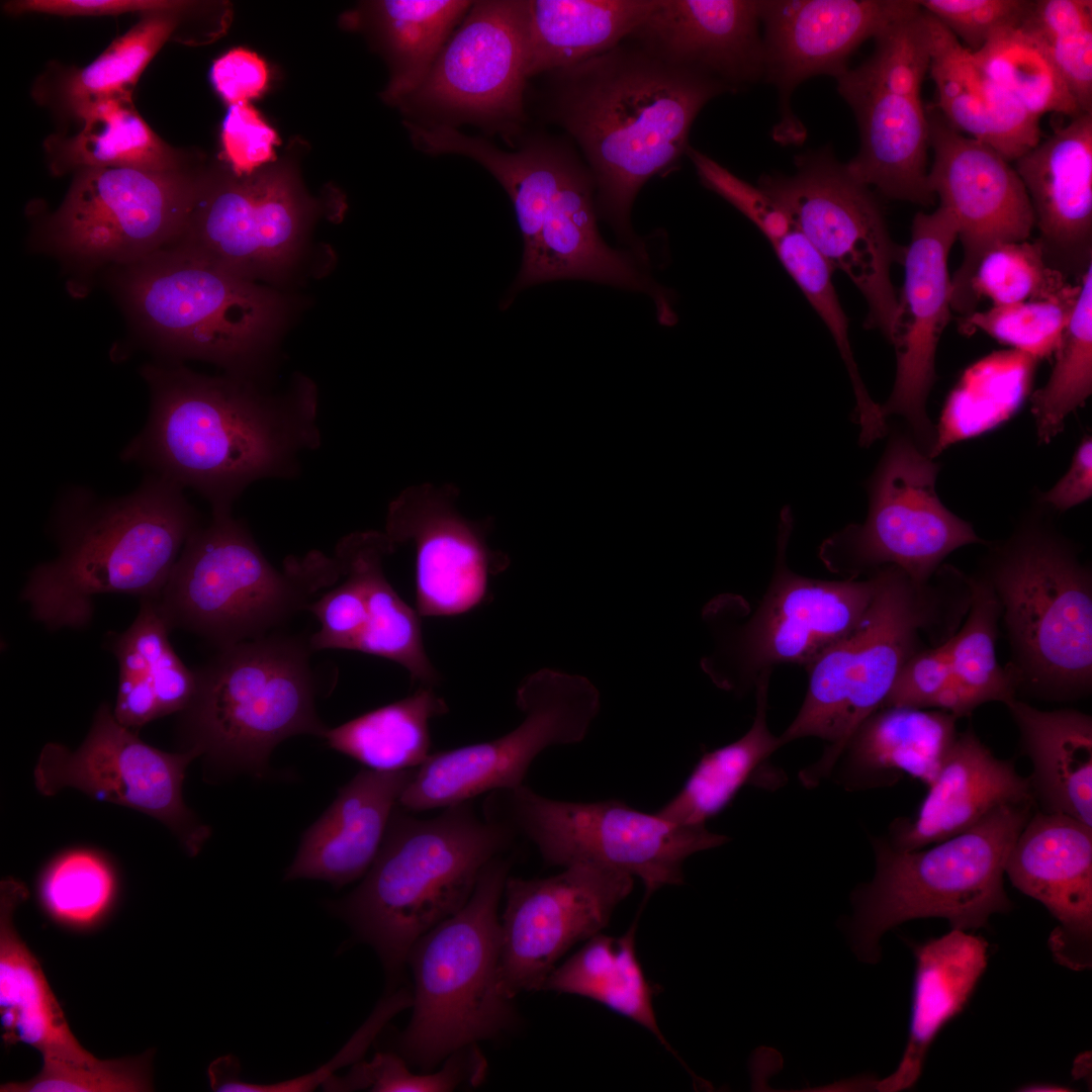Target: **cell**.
Returning <instances> with one entry per match:
<instances>
[{
  "label": "cell",
  "instance_id": "cell-1",
  "mask_svg": "<svg viewBox=\"0 0 1092 1092\" xmlns=\"http://www.w3.org/2000/svg\"><path fill=\"white\" fill-rule=\"evenodd\" d=\"M550 74V117L584 157L599 217L633 253L649 260L631 225L634 200L647 181L677 165L697 115L727 89L625 41Z\"/></svg>",
  "mask_w": 1092,
  "mask_h": 1092
},
{
  "label": "cell",
  "instance_id": "cell-2",
  "mask_svg": "<svg viewBox=\"0 0 1092 1092\" xmlns=\"http://www.w3.org/2000/svg\"><path fill=\"white\" fill-rule=\"evenodd\" d=\"M152 387L148 422L123 450L182 488H192L212 511H232L253 482L290 478L299 456L321 445L316 401L301 385L270 396L234 379L184 369L144 370Z\"/></svg>",
  "mask_w": 1092,
  "mask_h": 1092
},
{
  "label": "cell",
  "instance_id": "cell-3",
  "mask_svg": "<svg viewBox=\"0 0 1092 1092\" xmlns=\"http://www.w3.org/2000/svg\"><path fill=\"white\" fill-rule=\"evenodd\" d=\"M199 526L183 488L158 475L118 498L76 489L57 509V557L30 571L20 599L53 631L85 628L100 595L157 600Z\"/></svg>",
  "mask_w": 1092,
  "mask_h": 1092
},
{
  "label": "cell",
  "instance_id": "cell-4",
  "mask_svg": "<svg viewBox=\"0 0 1092 1092\" xmlns=\"http://www.w3.org/2000/svg\"><path fill=\"white\" fill-rule=\"evenodd\" d=\"M443 809L418 818L397 805L362 882L331 904L393 976L419 937L466 904L484 867L518 835L469 801Z\"/></svg>",
  "mask_w": 1092,
  "mask_h": 1092
},
{
  "label": "cell",
  "instance_id": "cell-5",
  "mask_svg": "<svg viewBox=\"0 0 1092 1092\" xmlns=\"http://www.w3.org/2000/svg\"><path fill=\"white\" fill-rule=\"evenodd\" d=\"M309 639L278 631L219 648L194 669L195 691L180 712V750L194 749L210 775L263 779L282 741L323 738Z\"/></svg>",
  "mask_w": 1092,
  "mask_h": 1092
},
{
  "label": "cell",
  "instance_id": "cell-6",
  "mask_svg": "<svg viewBox=\"0 0 1092 1092\" xmlns=\"http://www.w3.org/2000/svg\"><path fill=\"white\" fill-rule=\"evenodd\" d=\"M1034 804L998 807L968 830L931 845L902 850L872 837L876 872L852 893L849 925L857 958L875 964L889 929L912 919L944 918L952 929L984 927L1013 904L1004 889L1005 864Z\"/></svg>",
  "mask_w": 1092,
  "mask_h": 1092
},
{
  "label": "cell",
  "instance_id": "cell-7",
  "mask_svg": "<svg viewBox=\"0 0 1092 1092\" xmlns=\"http://www.w3.org/2000/svg\"><path fill=\"white\" fill-rule=\"evenodd\" d=\"M341 576L336 558L313 550L272 565L232 511H212L186 541L156 600L171 631L217 649L278 631Z\"/></svg>",
  "mask_w": 1092,
  "mask_h": 1092
},
{
  "label": "cell",
  "instance_id": "cell-8",
  "mask_svg": "<svg viewBox=\"0 0 1092 1092\" xmlns=\"http://www.w3.org/2000/svg\"><path fill=\"white\" fill-rule=\"evenodd\" d=\"M510 869L509 858H492L466 904L410 949L414 1010L397 1050L413 1065L432 1069L516 1022L512 999L499 982L497 910Z\"/></svg>",
  "mask_w": 1092,
  "mask_h": 1092
},
{
  "label": "cell",
  "instance_id": "cell-9",
  "mask_svg": "<svg viewBox=\"0 0 1092 1092\" xmlns=\"http://www.w3.org/2000/svg\"><path fill=\"white\" fill-rule=\"evenodd\" d=\"M870 573L876 579L870 605L851 630L806 666L805 700L780 735L783 745L806 737L828 743L819 761L801 771L805 786L831 775L849 737L882 707L904 663L923 648L922 635L940 626L948 610L945 589L930 581L917 583L892 565Z\"/></svg>",
  "mask_w": 1092,
  "mask_h": 1092
},
{
  "label": "cell",
  "instance_id": "cell-10",
  "mask_svg": "<svg viewBox=\"0 0 1092 1092\" xmlns=\"http://www.w3.org/2000/svg\"><path fill=\"white\" fill-rule=\"evenodd\" d=\"M497 181L514 205L524 243L521 269L503 309L529 286L584 280L644 293L660 325L676 323L672 292L651 276L649 262L612 248L601 236L594 177L565 143L528 145L503 166Z\"/></svg>",
  "mask_w": 1092,
  "mask_h": 1092
},
{
  "label": "cell",
  "instance_id": "cell-11",
  "mask_svg": "<svg viewBox=\"0 0 1092 1092\" xmlns=\"http://www.w3.org/2000/svg\"><path fill=\"white\" fill-rule=\"evenodd\" d=\"M1001 608L1018 690L1049 700L1092 687V576L1071 544L1038 524L1022 526L980 574Z\"/></svg>",
  "mask_w": 1092,
  "mask_h": 1092
},
{
  "label": "cell",
  "instance_id": "cell-12",
  "mask_svg": "<svg viewBox=\"0 0 1092 1092\" xmlns=\"http://www.w3.org/2000/svg\"><path fill=\"white\" fill-rule=\"evenodd\" d=\"M781 517L774 575L753 612L733 595L715 598L703 611L715 645L701 666L717 687L737 695L777 665L806 667L855 626L875 593L873 573L864 579L823 580L793 572L786 560L790 510Z\"/></svg>",
  "mask_w": 1092,
  "mask_h": 1092
},
{
  "label": "cell",
  "instance_id": "cell-13",
  "mask_svg": "<svg viewBox=\"0 0 1092 1092\" xmlns=\"http://www.w3.org/2000/svg\"><path fill=\"white\" fill-rule=\"evenodd\" d=\"M120 289L166 347L229 366L255 357L282 315L273 291L178 245L128 265Z\"/></svg>",
  "mask_w": 1092,
  "mask_h": 1092
},
{
  "label": "cell",
  "instance_id": "cell-14",
  "mask_svg": "<svg viewBox=\"0 0 1092 1092\" xmlns=\"http://www.w3.org/2000/svg\"><path fill=\"white\" fill-rule=\"evenodd\" d=\"M495 792L502 795V814L490 815L534 843L545 863H594L638 877L644 901L661 887L682 884V863L690 855L729 841L706 825L677 824L618 800H553L524 784Z\"/></svg>",
  "mask_w": 1092,
  "mask_h": 1092
},
{
  "label": "cell",
  "instance_id": "cell-15",
  "mask_svg": "<svg viewBox=\"0 0 1092 1092\" xmlns=\"http://www.w3.org/2000/svg\"><path fill=\"white\" fill-rule=\"evenodd\" d=\"M938 466L911 438L895 434L869 485L862 524L848 525L820 547L833 572L857 577L892 565L927 583L954 550L983 543L972 525L947 510L935 490Z\"/></svg>",
  "mask_w": 1092,
  "mask_h": 1092
},
{
  "label": "cell",
  "instance_id": "cell-16",
  "mask_svg": "<svg viewBox=\"0 0 1092 1092\" xmlns=\"http://www.w3.org/2000/svg\"><path fill=\"white\" fill-rule=\"evenodd\" d=\"M796 171L762 175L757 186L795 220L834 269L841 270L868 305L867 329L892 343L898 295L891 279L904 248L891 238L871 188L855 179L826 147L795 159Z\"/></svg>",
  "mask_w": 1092,
  "mask_h": 1092
},
{
  "label": "cell",
  "instance_id": "cell-17",
  "mask_svg": "<svg viewBox=\"0 0 1092 1092\" xmlns=\"http://www.w3.org/2000/svg\"><path fill=\"white\" fill-rule=\"evenodd\" d=\"M516 704L525 715L518 727L490 741L431 754L416 768L398 805L407 811L446 808L517 788L545 748L581 741L601 705L586 677L551 668L527 675Z\"/></svg>",
  "mask_w": 1092,
  "mask_h": 1092
},
{
  "label": "cell",
  "instance_id": "cell-18",
  "mask_svg": "<svg viewBox=\"0 0 1092 1092\" xmlns=\"http://www.w3.org/2000/svg\"><path fill=\"white\" fill-rule=\"evenodd\" d=\"M527 17L525 0L472 2L423 83L398 106L429 116L419 123L469 122L516 134L526 118Z\"/></svg>",
  "mask_w": 1092,
  "mask_h": 1092
},
{
  "label": "cell",
  "instance_id": "cell-19",
  "mask_svg": "<svg viewBox=\"0 0 1092 1092\" xmlns=\"http://www.w3.org/2000/svg\"><path fill=\"white\" fill-rule=\"evenodd\" d=\"M197 757L194 749L167 752L144 742L103 703L77 749L57 742L42 747L33 770L34 786L46 797L73 788L145 813L195 856L211 834L183 799L186 769Z\"/></svg>",
  "mask_w": 1092,
  "mask_h": 1092
},
{
  "label": "cell",
  "instance_id": "cell-20",
  "mask_svg": "<svg viewBox=\"0 0 1092 1092\" xmlns=\"http://www.w3.org/2000/svg\"><path fill=\"white\" fill-rule=\"evenodd\" d=\"M199 184L181 169H80L48 222V243L82 261L133 264L180 238Z\"/></svg>",
  "mask_w": 1092,
  "mask_h": 1092
},
{
  "label": "cell",
  "instance_id": "cell-21",
  "mask_svg": "<svg viewBox=\"0 0 1092 1092\" xmlns=\"http://www.w3.org/2000/svg\"><path fill=\"white\" fill-rule=\"evenodd\" d=\"M310 214L288 164L202 178L178 246L252 280L272 276L295 259Z\"/></svg>",
  "mask_w": 1092,
  "mask_h": 1092
},
{
  "label": "cell",
  "instance_id": "cell-22",
  "mask_svg": "<svg viewBox=\"0 0 1092 1092\" xmlns=\"http://www.w3.org/2000/svg\"><path fill=\"white\" fill-rule=\"evenodd\" d=\"M633 883L626 873L594 863H574L544 879L508 877L499 918L503 992L513 999L542 990L571 946L608 925Z\"/></svg>",
  "mask_w": 1092,
  "mask_h": 1092
},
{
  "label": "cell",
  "instance_id": "cell-23",
  "mask_svg": "<svg viewBox=\"0 0 1092 1092\" xmlns=\"http://www.w3.org/2000/svg\"><path fill=\"white\" fill-rule=\"evenodd\" d=\"M933 162L928 184L953 215L964 258L951 281V310L971 313L969 282L980 257L1004 242L1029 239L1034 213L1016 170L992 147L953 128L925 107Z\"/></svg>",
  "mask_w": 1092,
  "mask_h": 1092
},
{
  "label": "cell",
  "instance_id": "cell-24",
  "mask_svg": "<svg viewBox=\"0 0 1092 1092\" xmlns=\"http://www.w3.org/2000/svg\"><path fill=\"white\" fill-rule=\"evenodd\" d=\"M385 532H354L337 544L341 579L309 606L320 622L313 641L320 649H347L389 659L413 681L433 687L439 675L425 652L420 615L392 587L383 572L394 552Z\"/></svg>",
  "mask_w": 1092,
  "mask_h": 1092
},
{
  "label": "cell",
  "instance_id": "cell-25",
  "mask_svg": "<svg viewBox=\"0 0 1092 1092\" xmlns=\"http://www.w3.org/2000/svg\"><path fill=\"white\" fill-rule=\"evenodd\" d=\"M453 485L407 487L389 505L385 533L392 544L416 549V603L420 616L465 614L485 599L489 578L509 558L486 541L490 524L472 522L455 509Z\"/></svg>",
  "mask_w": 1092,
  "mask_h": 1092
},
{
  "label": "cell",
  "instance_id": "cell-26",
  "mask_svg": "<svg viewBox=\"0 0 1092 1092\" xmlns=\"http://www.w3.org/2000/svg\"><path fill=\"white\" fill-rule=\"evenodd\" d=\"M958 239L953 215L943 206L919 211L904 247V284L898 295V316L891 344L897 367L893 390L881 405L885 418L903 417L922 450L930 452L935 433L926 414V400L935 380L939 339L951 316L948 255Z\"/></svg>",
  "mask_w": 1092,
  "mask_h": 1092
},
{
  "label": "cell",
  "instance_id": "cell-27",
  "mask_svg": "<svg viewBox=\"0 0 1092 1092\" xmlns=\"http://www.w3.org/2000/svg\"><path fill=\"white\" fill-rule=\"evenodd\" d=\"M21 882L0 885V1013L3 1038L37 1050L42 1068L18 1082L20 1092H96L107 1083L109 1060H99L74 1036L42 969L17 933L13 914L27 898Z\"/></svg>",
  "mask_w": 1092,
  "mask_h": 1092
},
{
  "label": "cell",
  "instance_id": "cell-28",
  "mask_svg": "<svg viewBox=\"0 0 1092 1092\" xmlns=\"http://www.w3.org/2000/svg\"><path fill=\"white\" fill-rule=\"evenodd\" d=\"M915 0H767L761 1L760 23L764 75L780 93V141L796 143L802 125L790 113V95L805 80L847 71L851 54Z\"/></svg>",
  "mask_w": 1092,
  "mask_h": 1092
},
{
  "label": "cell",
  "instance_id": "cell-29",
  "mask_svg": "<svg viewBox=\"0 0 1092 1092\" xmlns=\"http://www.w3.org/2000/svg\"><path fill=\"white\" fill-rule=\"evenodd\" d=\"M1005 875L1059 921L1050 937L1055 958L1073 969L1090 966L1092 827L1035 809L1009 851Z\"/></svg>",
  "mask_w": 1092,
  "mask_h": 1092
},
{
  "label": "cell",
  "instance_id": "cell-30",
  "mask_svg": "<svg viewBox=\"0 0 1092 1092\" xmlns=\"http://www.w3.org/2000/svg\"><path fill=\"white\" fill-rule=\"evenodd\" d=\"M760 13L756 0H658L626 40L737 91L764 75Z\"/></svg>",
  "mask_w": 1092,
  "mask_h": 1092
},
{
  "label": "cell",
  "instance_id": "cell-31",
  "mask_svg": "<svg viewBox=\"0 0 1092 1092\" xmlns=\"http://www.w3.org/2000/svg\"><path fill=\"white\" fill-rule=\"evenodd\" d=\"M1048 263L1077 282L1092 264V112L1077 114L1014 161Z\"/></svg>",
  "mask_w": 1092,
  "mask_h": 1092
},
{
  "label": "cell",
  "instance_id": "cell-32",
  "mask_svg": "<svg viewBox=\"0 0 1092 1092\" xmlns=\"http://www.w3.org/2000/svg\"><path fill=\"white\" fill-rule=\"evenodd\" d=\"M1024 803L1035 805L1027 777L969 727L958 733L916 813L895 819L885 838L898 849H919L968 830L1000 806Z\"/></svg>",
  "mask_w": 1092,
  "mask_h": 1092
},
{
  "label": "cell",
  "instance_id": "cell-33",
  "mask_svg": "<svg viewBox=\"0 0 1092 1092\" xmlns=\"http://www.w3.org/2000/svg\"><path fill=\"white\" fill-rule=\"evenodd\" d=\"M837 89L852 109L860 138L850 174L887 198L928 206L929 123L921 98L879 88L847 69Z\"/></svg>",
  "mask_w": 1092,
  "mask_h": 1092
},
{
  "label": "cell",
  "instance_id": "cell-34",
  "mask_svg": "<svg viewBox=\"0 0 1092 1092\" xmlns=\"http://www.w3.org/2000/svg\"><path fill=\"white\" fill-rule=\"evenodd\" d=\"M415 770L357 772L304 831L284 879L320 880L340 889L363 877Z\"/></svg>",
  "mask_w": 1092,
  "mask_h": 1092
},
{
  "label": "cell",
  "instance_id": "cell-35",
  "mask_svg": "<svg viewBox=\"0 0 1092 1092\" xmlns=\"http://www.w3.org/2000/svg\"><path fill=\"white\" fill-rule=\"evenodd\" d=\"M928 16L932 43L929 75L936 93L931 106L953 128L1014 162L1041 141L1040 119L998 85L973 52Z\"/></svg>",
  "mask_w": 1092,
  "mask_h": 1092
},
{
  "label": "cell",
  "instance_id": "cell-36",
  "mask_svg": "<svg viewBox=\"0 0 1092 1092\" xmlns=\"http://www.w3.org/2000/svg\"><path fill=\"white\" fill-rule=\"evenodd\" d=\"M957 720L941 710L881 708L854 730L832 772L849 791L892 787L904 777L927 787L957 738Z\"/></svg>",
  "mask_w": 1092,
  "mask_h": 1092
},
{
  "label": "cell",
  "instance_id": "cell-37",
  "mask_svg": "<svg viewBox=\"0 0 1092 1092\" xmlns=\"http://www.w3.org/2000/svg\"><path fill=\"white\" fill-rule=\"evenodd\" d=\"M988 946L984 938L961 929L914 945L908 1040L896 1070L877 1083L879 1091H902L917 1082L931 1042L965 1008L984 974Z\"/></svg>",
  "mask_w": 1092,
  "mask_h": 1092
},
{
  "label": "cell",
  "instance_id": "cell-38",
  "mask_svg": "<svg viewBox=\"0 0 1092 1092\" xmlns=\"http://www.w3.org/2000/svg\"><path fill=\"white\" fill-rule=\"evenodd\" d=\"M1031 763L1036 809L1092 827V718L1075 709L1044 711L1017 698L1005 705Z\"/></svg>",
  "mask_w": 1092,
  "mask_h": 1092
},
{
  "label": "cell",
  "instance_id": "cell-39",
  "mask_svg": "<svg viewBox=\"0 0 1092 1092\" xmlns=\"http://www.w3.org/2000/svg\"><path fill=\"white\" fill-rule=\"evenodd\" d=\"M170 631L157 601L141 599L131 625L108 639V647L118 663L113 714L129 729L182 712L193 697L194 670L175 652L169 640Z\"/></svg>",
  "mask_w": 1092,
  "mask_h": 1092
},
{
  "label": "cell",
  "instance_id": "cell-40",
  "mask_svg": "<svg viewBox=\"0 0 1092 1092\" xmlns=\"http://www.w3.org/2000/svg\"><path fill=\"white\" fill-rule=\"evenodd\" d=\"M658 0H527L528 79L573 67L624 42Z\"/></svg>",
  "mask_w": 1092,
  "mask_h": 1092
},
{
  "label": "cell",
  "instance_id": "cell-41",
  "mask_svg": "<svg viewBox=\"0 0 1092 1092\" xmlns=\"http://www.w3.org/2000/svg\"><path fill=\"white\" fill-rule=\"evenodd\" d=\"M471 5L465 0H382L365 5L364 26L372 30L390 69L384 101L398 106L420 87Z\"/></svg>",
  "mask_w": 1092,
  "mask_h": 1092
},
{
  "label": "cell",
  "instance_id": "cell-42",
  "mask_svg": "<svg viewBox=\"0 0 1092 1092\" xmlns=\"http://www.w3.org/2000/svg\"><path fill=\"white\" fill-rule=\"evenodd\" d=\"M80 131L50 142L57 172L77 168H131L154 172L181 169V155L136 111L131 95L101 99L79 117Z\"/></svg>",
  "mask_w": 1092,
  "mask_h": 1092
},
{
  "label": "cell",
  "instance_id": "cell-43",
  "mask_svg": "<svg viewBox=\"0 0 1092 1092\" xmlns=\"http://www.w3.org/2000/svg\"><path fill=\"white\" fill-rule=\"evenodd\" d=\"M637 918L620 937L594 935L561 966L555 967L542 990L595 1000L648 1029L669 1052L656 1019L655 988L645 978L637 958Z\"/></svg>",
  "mask_w": 1092,
  "mask_h": 1092
},
{
  "label": "cell",
  "instance_id": "cell-44",
  "mask_svg": "<svg viewBox=\"0 0 1092 1092\" xmlns=\"http://www.w3.org/2000/svg\"><path fill=\"white\" fill-rule=\"evenodd\" d=\"M770 673H761L755 681L756 709L748 731L734 742L705 752L679 792L657 815L677 824L706 825L744 785L759 781L767 759L784 746L766 722Z\"/></svg>",
  "mask_w": 1092,
  "mask_h": 1092
},
{
  "label": "cell",
  "instance_id": "cell-45",
  "mask_svg": "<svg viewBox=\"0 0 1092 1092\" xmlns=\"http://www.w3.org/2000/svg\"><path fill=\"white\" fill-rule=\"evenodd\" d=\"M448 710L432 687H420L399 701L328 728L323 739L370 769L417 768L431 755V719Z\"/></svg>",
  "mask_w": 1092,
  "mask_h": 1092
},
{
  "label": "cell",
  "instance_id": "cell-46",
  "mask_svg": "<svg viewBox=\"0 0 1092 1092\" xmlns=\"http://www.w3.org/2000/svg\"><path fill=\"white\" fill-rule=\"evenodd\" d=\"M1006 353L966 372L943 410L931 458L950 444L992 429L1019 406L1036 360L1017 351Z\"/></svg>",
  "mask_w": 1092,
  "mask_h": 1092
},
{
  "label": "cell",
  "instance_id": "cell-47",
  "mask_svg": "<svg viewBox=\"0 0 1092 1092\" xmlns=\"http://www.w3.org/2000/svg\"><path fill=\"white\" fill-rule=\"evenodd\" d=\"M181 13L166 11L143 15L91 64L65 74L58 89L62 108L78 118L101 99L132 96L139 78L175 31Z\"/></svg>",
  "mask_w": 1092,
  "mask_h": 1092
},
{
  "label": "cell",
  "instance_id": "cell-48",
  "mask_svg": "<svg viewBox=\"0 0 1092 1092\" xmlns=\"http://www.w3.org/2000/svg\"><path fill=\"white\" fill-rule=\"evenodd\" d=\"M983 70L1029 114L1072 118L1078 105L1042 42L1021 24L997 31L973 53Z\"/></svg>",
  "mask_w": 1092,
  "mask_h": 1092
},
{
  "label": "cell",
  "instance_id": "cell-49",
  "mask_svg": "<svg viewBox=\"0 0 1092 1092\" xmlns=\"http://www.w3.org/2000/svg\"><path fill=\"white\" fill-rule=\"evenodd\" d=\"M1079 293L1046 384L1032 397L1038 439L1050 442L1063 429L1066 417L1081 406L1092 391V264L1079 280Z\"/></svg>",
  "mask_w": 1092,
  "mask_h": 1092
},
{
  "label": "cell",
  "instance_id": "cell-50",
  "mask_svg": "<svg viewBox=\"0 0 1092 1092\" xmlns=\"http://www.w3.org/2000/svg\"><path fill=\"white\" fill-rule=\"evenodd\" d=\"M967 619L950 637L952 673L989 702L1004 705L1016 699L1017 680L996 657L1001 608L990 584L980 575L967 576Z\"/></svg>",
  "mask_w": 1092,
  "mask_h": 1092
},
{
  "label": "cell",
  "instance_id": "cell-51",
  "mask_svg": "<svg viewBox=\"0 0 1092 1092\" xmlns=\"http://www.w3.org/2000/svg\"><path fill=\"white\" fill-rule=\"evenodd\" d=\"M1077 285L1048 263L1036 240L1004 242L978 260L969 282V306L972 313L981 298L992 306L1056 298Z\"/></svg>",
  "mask_w": 1092,
  "mask_h": 1092
},
{
  "label": "cell",
  "instance_id": "cell-52",
  "mask_svg": "<svg viewBox=\"0 0 1092 1092\" xmlns=\"http://www.w3.org/2000/svg\"><path fill=\"white\" fill-rule=\"evenodd\" d=\"M756 228L830 332L846 368H853L848 318L832 283L833 268L780 204Z\"/></svg>",
  "mask_w": 1092,
  "mask_h": 1092
},
{
  "label": "cell",
  "instance_id": "cell-53",
  "mask_svg": "<svg viewBox=\"0 0 1092 1092\" xmlns=\"http://www.w3.org/2000/svg\"><path fill=\"white\" fill-rule=\"evenodd\" d=\"M117 889L115 872L100 852L75 848L57 855L38 883L46 911L59 922L85 928L110 909Z\"/></svg>",
  "mask_w": 1092,
  "mask_h": 1092
},
{
  "label": "cell",
  "instance_id": "cell-54",
  "mask_svg": "<svg viewBox=\"0 0 1092 1092\" xmlns=\"http://www.w3.org/2000/svg\"><path fill=\"white\" fill-rule=\"evenodd\" d=\"M1021 25L1042 42L1080 112H1092V1L1032 0Z\"/></svg>",
  "mask_w": 1092,
  "mask_h": 1092
},
{
  "label": "cell",
  "instance_id": "cell-55",
  "mask_svg": "<svg viewBox=\"0 0 1092 1092\" xmlns=\"http://www.w3.org/2000/svg\"><path fill=\"white\" fill-rule=\"evenodd\" d=\"M873 55L853 71L884 90L921 98V87L931 63L928 14L915 0L914 6L875 37Z\"/></svg>",
  "mask_w": 1092,
  "mask_h": 1092
},
{
  "label": "cell",
  "instance_id": "cell-56",
  "mask_svg": "<svg viewBox=\"0 0 1092 1092\" xmlns=\"http://www.w3.org/2000/svg\"><path fill=\"white\" fill-rule=\"evenodd\" d=\"M1079 289L1078 282L1074 290L1056 298L975 310L960 320V329L966 334L982 331L1035 360L1044 358L1058 348Z\"/></svg>",
  "mask_w": 1092,
  "mask_h": 1092
},
{
  "label": "cell",
  "instance_id": "cell-57",
  "mask_svg": "<svg viewBox=\"0 0 1092 1092\" xmlns=\"http://www.w3.org/2000/svg\"><path fill=\"white\" fill-rule=\"evenodd\" d=\"M484 1059L475 1045L449 1056L439 1072L422 1075L412 1073L397 1055L378 1053L370 1062L356 1064L345 1077L332 1076L324 1087L378 1092L452 1091L464 1083L477 1085L484 1077Z\"/></svg>",
  "mask_w": 1092,
  "mask_h": 1092
},
{
  "label": "cell",
  "instance_id": "cell-58",
  "mask_svg": "<svg viewBox=\"0 0 1092 1092\" xmlns=\"http://www.w3.org/2000/svg\"><path fill=\"white\" fill-rule=\"evenodd\" d=\"M919 6L975 53L1000 29L1021 24L1030 0H917Z\"/></svg>",
  "mask_w": 1092,
  "mask_h": 1092
},
{
  "label": "cell",
  "instance_id": "cell-59",
  "mask_svg": "<svg viewBox=\"0 0 1092 1092\" xmlns=\"http://www.w3.org/2000/svg\"><path fill=\"white\" fill-rule=\"evenodd\" d=\"M223 156L233 173L250 175L275 160L276 131L248 103L231 105L221 125Z\"/></svg>",
  "mask_w": 1092,
  "mask_h": 1092
},
{
  "label": "cell",
  "instance_id": "cell-60",
  "mask_svg": "<svg viewBox=\"0 0 1092 1092\" xmlns=\"http://www.w3.org/2000/svg\"><path fill=\"white\" fill-rule=\"evenodd\" d=\"M949 637L919 649L904 663L881 708L930 709L952 673Z\"/></svg>",
  "mask_w": 1092,
  "mask_h": 1092
},
{
  "label": "cell",
  "instance_id": "cell-61",
  "mask_svg": "<svg viewBox=\"0 0 1092 1092\" xmlns=\"http://www.w3.org/2000/svg\"><path fill=\"white\" fill-rule=\"evenodd\" d=\"M193 6L184 1L169 0H21L4 4V10L10 14L43 13L60 16H103L123 13L142 15L179 11L184 12Z\"/></svg>",
  "mask_w": 1092,
  "mask_h": 1092
},
{
  "label": "cell",
  "instance_id": "cell-62",
  "mask_svg": "<svg viewBox=\"0 0 1092 1092\" xmlns=\"http://www.w3.org/2000/svg\"><path fill=\"white\" fill-rule=\"evenodd\" d=\"M210 80L217 94L231 106L260 96L267 87L269 71L256 53L237 48L215 60Z\"/></svg>",
  "mask_w": 1092,
  "mask_h": 1092
},
{
  "label": "cell",
  "instance_id": "cell-63",
  "mask_svg": "<svg viewBox=\"0 0 1092 1092\" xmlns=\"http://www.w3.org/2000/svg\"><path fill=\"white\" fill-rule=\"evenodd\" d=\"M1092 495V441L1086 437L1078 446L1066 474L1045 493L1042 502L1061 512Z\"/></svg>",
  "mask_w": 1092,
  "mask_h": 1092
},
{
  "label": "cell",
  "instance_id": "cell-64",
  "mask_svg": "<svg viewBox=\"0 0 1092 1092\" xmlns=\"http://www.w3.org/2000/svg\"><path fill=\"white\" fill-rule=\"evenodd\" d=\"M1021 1091H1032V1092H1034V1091H1036V1092H1042V1091L1051 1092V1091H1053V1092H1059V1091H1070V1089H1066V1087L1059 1086V1085H1054V1084L1035 1083V1084H1030V1085L1022 1087Z\"/></svg>",
  "mask_w": 1092,
  "mask_h": 1092
}]
</instances>
